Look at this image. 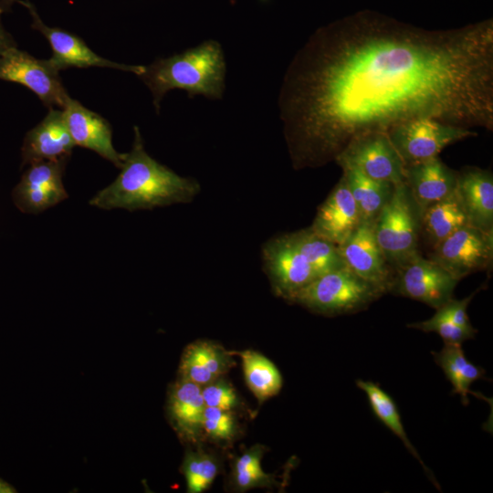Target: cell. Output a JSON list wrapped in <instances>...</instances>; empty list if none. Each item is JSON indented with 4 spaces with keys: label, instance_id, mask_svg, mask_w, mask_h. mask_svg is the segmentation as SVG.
<instances>
[{
    "label": "cell",
    "instance_id": "1",
    "mask_svg": "<svg viewBox=\"0 0 493 493\" xmlns=\"http://www.w3.org/2000/svg\"><path fill=\"white\" fill-rule=\"evenodd\" d=\"M278 108L295 169L417 119L492 131L493 20L443 30L372 11L336 20L292 58Z\"/></svg>",
    "mask_w": 493,
    "mask_h": 493
},
{
    "label": "cell",
    "instance_id": "2",
    "mask_svg": "<svg viewBox=\"0 0 493 493\" xmlns=\"http://www.w3.org/2000/svg\"><path fill=\"white\" fill-rule=\"evenodd\" d=\"M199 191L200 185L194 179L177 174L147 153L135 126L133 144L129 152L123 153L121 173L90 199L89 205L106 210L152 209L189 203Z\"/></svg>",
    "mask_w": 493,
    "mask_h": 493
},
{
    "label": "cell",
    "instance_id": "3",
    "mask_svg": "<svg viewBox=\"0 0 493 493\" xmlns=\"http://www.w3.org/2000/svg\"><path fill=\"white\" fill-rule=\"evenodd\" d=\"M226 63L220 43L208 39L196 47L142 66L137 75L149 88L159 112L165 94L175 89L188 97L221 100L226 89Z\"/></svg>",
    "mask_w": 493,
    "mask_h": 493
},
{
    "label": "cell",
    "instance_id": "4",
    "mask_svg": "<svg viewBox=\"0 0 493 493\" xmlns=\"http://www.w3.org/2000/svg\"><path fill=\"white\" fill-rule=\"evenodd\" d=\"M383 294L345 266L317 277L288 300L313 312L335 316L361 311Z\"/></svg>",
    "mask_w": 493,
    "mask_h": 493
},
{
    "label": "cell",
    "instance_id": "5",
    "mask_svg": "<svg viewBox=\"0 0 493 493\" xmlns=\"http://www.w3.org/2000/svg\"><path fill=\"white\" fill-rule=\"evenodd\" d=\"M421 215L404 182L393 194L374 221L376 241L395 271L419 255Z\"/></svg>",
    "mask_w": 493,
    "mask_h": 493
},
{
    "label": "cell",
    "instance_id": "6",
    "mask_svg": "<svg viewBox=\"0 0 493 493\" xmlns=\"http://www.w3.org/2000/svg\"><path fill=\"white\" fill-rule=\"evenodd\" d=\"M387 134L404 165L437 157L447 145L477 135L470 129L429 118L398 124Z\"/></svg>",
    "mask_w": 493,
    "mask_h": 493
},
{
    "label": "cell",
    "instance_id": "7",
    "mask_svg": "<svg viewBox=\"0 0 493 493\" xmlns=\"http://www.w3.org/2000/svg\"><path fill=\"white\" fill-rule=\"evenodd\" d=\"M428 258L459 280L488 269L493 260V232L466 225L431 248Z\"/></svg>",
    "mask_w": 493,
    "mask_h": 493
},
{
    "label": "cell",
    "instance_id": "8",
    "mask_svg": "<svg viewBox=\"0 0 493 493\" xmlns=\"http://www.w3.org/2000/svg\"><path fill=\"white\" fill-rule=\"evenodd\" d=\"M334 162L378 181L396 184L404 179L405 165L385 131H371L352 139Z\"/></svg>",
    "mask_w": 493,
    "mask_h": 493
},
{
    "label": "cell",
    "instance_id": "9",
    "mask_svg": "<svg viewBox=\"0 0 493 493\" xmlns=\"http://www.w3.org/2000/svg\"><path fill=\"white\" fill-rule=\"evenodd\" d=\"M58 72L48 59L36 58L16 47L0 57V79L28 88L48 109L62 110L69 98Z\"/></svg>",
    "mask_w": 493,
    "mask_h": 493
},
{
    "label": "cell",
    "instance_id": "10",
    "mask_svg": "<svg viewBox=\"0 0 493 493\" xmlns=\"http://www.w3.org/2000/svg\"><path fill=\"white\" fill-rule=\"evenodd\" d=\"M460 280L420 254L396 270L391 291L438 309L453 299Z\"/></svg>",
    "mask_w": 493,
    "mask_h": 493
},
{
    "label": "cell",
    "instance_id": "11",
    "mask_svg": "<svg viewBox=\"0 0 493 493\" xmlns=\"http://www.w3.org/2000/svg\"><path fill=\"white\" fill-rule=\"evenodd\" d=\"M68 158L29 163L12 192L16 206L24 213L37 214L67 199L62 178Z\"/></svg>",
    "mask_w": 493,
    "mask_h": 493
},
{
    "label": "cell",
    "instance_id": "12",
    "mask_svg": "<svg viewBox=\"0 0 493 493\" xmlns=\"http://www.w3.org/2000/svg\"><path fill=\"white\" fill-rule=\"evenodd\" d=\"M262 256L274 291L288 300L319 277L288 235L268 240Z\"/></svg>",
    "mask_w": 493,
    "mask_h": 493
},
{
    "label": "cell",
    "instance_id": "13",
    "mask_svg": "<svg viewBox=\"0 0 493 493\" xmlns=\"http://www.w3.org/2000/svg\"><path fill=\"white\" fill-rule=\"evenodd\" d=\"M18 2L29 11L32 27L48 41L52 49V56L48 60L58 71L71 67H100L131 72L135 75L140 73L141 65L121 64L99 56L79 37L58 27L47 26L28 0Z\"/></svg>",
    "mask_w": 493,
    "mask_h": 493
},
{
    "label": "cell",
    "instance_id": "14",
    "mask_svg": "<svg viewBox=\"0 0 493 493\" xmlns=\"http://www.w3.org/2000/svg\"><path fill=\"white\" fill-rule=\"evenodd\" d=\"M338 248L345 265L355 274L383 293L391 291L394 273L376 241L372 222H362Z\"/></svg>",
    "mask_w": 493,
    "mask_h": 493
},
{
    "label": "cell",
    "instance_id": "15",
    "mask_svg": "<svg viewBox=\"0 0 493 493\" xmlns=\"http://www.w3.org/2000/svg\"><path fill=\"white\" fill-rule=\"evenodd\" d=\"M62 111L75 146L89 149L121 168L123 153L113 147L111 127L104 118L70 97Z\"/></svg>",
    "mask_w": 493,
    "mask_h": 493
},
{
    "label": "cell",
    "instance_id": "16",
    "mask_svg": "<svg viewBox=\"0 0 493 493\" xmlns=\"http://www.w3.org/2000/svg\"><path fill=\"white\" fill-rule=\"evenodd\" d=\"M362 223L357 205L343 176L320 205L310 228L337 246Z\"/></svg>",
    "mask_w": 493,
    "mask_h": 493
},
{
    "label": "cell",
    "instance_id": "17",
    "mask_svg": "<svg viewBox=\"0 0 493 493\" xmlns=\"http://www.w3.org/2000/svg\"><path fill=\"white\" fill-rule=\"evenodd\" d=\"M61 109H49L47 115L25 136L22 165L41 160L69 157L74 148Z\"/></svg>",
    "mask_w": 493,
    "mask_h": 493
},
{
    "label": "cell",
    "instance_id": "18",
    "mask_svg": "<svg viewBox=\"0 0 493 493\" xmlns=\"http://www.w3.org/2000/svg\"><path fill=\"white\" fill-rule=\"evenodd\" d=\"M404 182L422 215L429 205L456 190L457 172L450 169L437 156L405 165Z\"/></svg>",
    "mask_w": 493,
    "mask_h": 493
},
{
    "label": "cell",
    "instance_id": "19",
    "mask_svg": "<svg viewBox=\"0 0 493 493\" xmlns=\"http://www.w3.org/2000/svg\"><path fill=\"white\" fill-rule=\"evenodd\" d=\"M456 190L469 225L493 232L492 173L477 167H465L457 172Z\"/></svg>",
    "mask_w": 493,
    "mask_h": 493
},
{
    "label": "cell",
    "instance_id": "20",
    "mask_svg": "<svg viewBox=\"0 0 493 493\" xmlns=\"http://www.w3.org/2000/svg\"><path fill=\"white\" fill-rule=\"evenodd\" d=\"M205 404L202 387L180 378L170 389L167 411L172 424L179 435L195 441L202 433Z\"/></svg>",
    "mask_w": 493,
    "mask_h": 493
},
{
    "label": "cell",
    "instance_id": "21",
    "mask_svg": "<svg viewBox=\"0 0 493 493\" xmlns=\"http://www.w3.org/2000/svg\"><path fill=\"white\" fill-rule=\"evenodd\" d=\"M231 352L210 341H196L184 350L180 362V378L201 387L221 378L232 365Z\"/></svg>",
    "mask_w": 493,
    "mask_h": 493
},
{
    "label": "cell",
    "instance_id": "22",
    "mask_svg": "<svg viewBox=\"0 0 493 493\" xmlns=\"http://www.w3.org/2000/svg\"><path fill=\"white\" fill-rule=\"evenodd\" d=\"M420 236L433 248L457 229L469 225L456 190L429 205L421 215Z\"/></svg>",
    "mask_w": 493,
    "mask_h": 493
},
{
    "label": "cell",
    "instance_id": "23",
    "mask_svg": "<svg viewBox=\"0 0 493 493\" xmlns=\"http://www.w3.org/2000/svg\"><path fill=\"white\" fill-rule=\"evenodd\" d=\"M341 168L359 209L362 222H373L390 199L394 184L372 179L354 167Z\"/></svg>",
    "mask_w": 493,
    "mask_h": 493
},
{
    "label": "cell",
    "instance_id": "24",
    "mask_svg": "<svg viewBox=\"0 0 493 493\" xmlns=\"http://www.w3.org/2000/svg\"><path fill=\"white\" fill-rule=\"evenodd\" d=\"M435 362L443 370L453 386L452 393L461 397L467 405L471 384L484 378L485 370L467 360L461 344H446L439 351H432Z\"/></svg>",
    "mask_w": 493,
    "mask_h": 493
},
{
    "label": "cell",
    "instance_id": "25",
    "mask_svg": "<svg viewBox=\"0 0 493 493\" xmlns=\"http://www.w3.org/2000/svg\"><path fill=\"white\" fill-rule=\"evenodd\" d=\"M356 384L359 389L366 393L373 414L386 427L403 441L407 450L420 463L431 482L440 490V486L432 471L425 466L417 450L409 440L401 421L399 410L393 399L378 384L372 382L357 380Z\"/></svg>",
    "mask_w": 493,
    "mask_h": 493
},
{
    "label": "cell",
    "instance_id": "26",
    "mask_svg": "<svg viewBox=\"0 0 493 493\" xmlns=\"http://www.w3.org/2000/svg\"><path fill=\"white\" fill-rule=\"evenodd\" d=\"M235 354L240 356L246 383L260 403L278 393L283 380L272 362L251 350Z\"/></svg>",
    "mask_w": 493,
    "mask_h": 493
},
{
    "label": "cell",
    "instance_id": "27",
    "mask_svg": "<svg viewBox=\"0 0 493 493\" xmlns=\"http://www.w3.org/2000/svg\"><path fill=\"white\" fill-rule=\"evenodd\" d=\"M319 276L345 267L338 246L310 227L287 234Z\"/></svg>",
    "mask_w": 493,
    "mask_h": 493
},
{
    "label": "cell",
    "instance_id": "28",
    "mask_svg": "<svg viewBox=\"0 0 493 493\" xmlns=\"http://www.w3.org/2000/svg\"><path fill=\"white\" fill-rule=\"evenodd\" d=\"M263 454V446L257 445L247 449L235 460L232 481L237 490L267 488L275 484L273 477L262 469L261 459Z\"/></svg>",
    "mask_w": 493,
    "mask_h": 493
},
{
    "label": "cell",
    "instance_id": "29",
    "mask_svg": "<svg viewBox=\"0 0 493 493\" xmlns=\"http://www.w3.org/2000/svg\"><path fill=\"white\" fill-rule=\"evenodd\" d=\"M181 471L189 493H202L214 482L219 471L216 458L202 450L187 451Z\"/></svg>",
    "mask_w": 493,
    "mask_h": 493
},
{
    "label": "cell",
    "instance_id": "30",
    "mask_svg": "<svg viewBox=\"0 0 493 493\" xmlns=\"http://www.w3.org/2000/svg\"><path fill=\"white\" fill-rule=\"evenodd\" d=\"M407 327L425 332H436L446 344H462L463 341L473 339L477 333L475 328H462L436 312L432 318L410 323Z\"/></svg>",
    "mask_w": 493,
    "mask_h": 493
},
{
    "label": "cell",
    "instance_id": "31",
    "mask_svg": "<svg viewBox=\"0 0 493 493\" xmlns=\"http://www.w3.org/2000/svg\"><path fill=\"white\" fill-rule=\"evenodd\" d=\"M202 432L217 441L231 440L236 433V421L232 411L205 406Z\"/></svg>",
    "mask_w": 493,
    "mask_h": 493
},
{
    "label": "cell",
    "instance_id": "32",
    "mask_svg": "<svg viewBox=\"0 0 493 493\" xmlns=\"http://www.w3.org/2000/svg\"><path fill=\"white\" fill-rule=\"evenodd\" d=\"M202 396L207 407L232 411L239 404L235 389L222 377L202 386Z\"/></svg>",
    "mask_w": 493,
    "mask_h": 493
},
{
    "label": "cell",
    "instance_id": "33",
    "mask_svg": "<svg viewBox=\"0 0 493 493\" xmlns=\"http://www.w3.org/2000/svg\"><path fill=\"white\" fill-rule=\"evenodd\" d=\"M474 295L475 293L460 300L451 299L446 304L436 309V313L462 328L474 329L467 313V306Z\"/></svg>",
    "mask_w": 493,
    "mask_h": 493
},
{
    "label": "cell",
    "instance_id": "34",
    "mask_svg": "<svg viewBox=\"0 0 493 493\" xmlns=\"http://www.w3.org/2000/svg\"><path fill=\"white\" fill-rule=\"evenodd\" d=\"M0 13V57L10 47H16L12 36L4 28Z\"/></svg>",
    "mask_w": 493,
    "mask_h": 493
},
{
    "label": "cell",
    "instance_id": "35",
    "mask_svg": "<svg viewBox=\"0 0 493 493\" xmlns=\"http://www.w3.org/2000/svg\"><path fill=\"white\" fill-rule=\"evenodd\" d=\"M15 1L16 0H0V13L10 11Z\"/></svg>",
    "mask_w": 493,
    "mask_h": 493
},
{
    "label": "cell",
    "instance_id": "36",
    "mask_svg": "<svg viewBox=\"0 0 493 493\" xmlns=\"http://www.w3.org/2000/svg\"><path fill=\"white\" fill-rule=\"evenodd\" d=\"M15 488L7 482L0 478V493H14Z\"/></svg>",
    "mask_w": 493,
    "mask_h": 493
}]
</instances>
